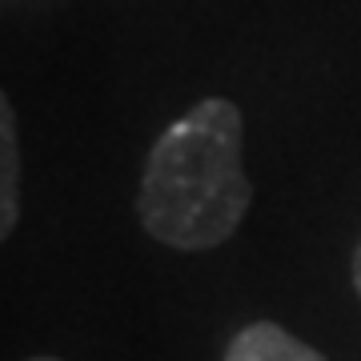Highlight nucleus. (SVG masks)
Returning <instances> with one entry per match:
<instances>
[{"mask_svg":"<svg viewBox=\"0 0 361 361\" xmlns=\"http://www.w3.org/2000/svg\"><path fill=\"white\" fill-rule=\"evenodd\" d=\"M20 217V145L13 101L0 97V237H13Z\"/></svg>","mask_w":361,"mask_h":361,"instance_id":"nucleus-3","label":"nucleus"},{"mask_svg":"<svg viewBox=\"0 0 361 361\" xmlns=\"http://www.w3.org/2000/svg\"><path fill=\"white\" fill-rule=\"evenodd\" d=\"M349 277H353V289H357V297H361V241H357V249H353V261H349Z\"/></svg>","mask_w":361,"mask_h":361,"instance_id":"nucleus-4","label":"nucleus"},{"mask_svg":"<svg viewBox=\"0 0 361 361\" xmlns=\"http://www.w3.org/2000/svg\"><path fill=\"white\" fill-rule=\"evenodd\" d=\"M221 361H325V353L305 345L277 322H253L233 334Z\"/></svg>","mask_w":361,"mask_h":361,"instance_id":"nucleus-2","label":"nucleus"},{"mask_svg":"<svg viewBox=\"0 0 361 361\" xmlns=\"http://www.w3.org/2000/svg\"><path fill=\"white\" fill-rule=\"evenodd\" d=\"M241 149L245 116L225 97L197 101L157 137L137 189V217L157 245L209 253L241 229L253 201Z\"/></svg>","mask_w":361,"mask_h":361,"instance_id":"nucleus-1","label":"nucleus"},{"mask_svg":"<svg viewBox=\"0 0 361 361\" xmlns=\"http://www.w3.org/2000/svg\"><path fill=\"white\" fill-rule=\"evenodd\" d=\"M28 361H61V357H28Z\"/></svg>","mask_w":361,"mask_h":361,"instance_id":"nucleus-5","label":"nucleus"}]
</instances>
